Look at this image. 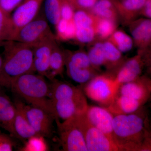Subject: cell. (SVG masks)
I'll return each instance as SVG.
<instances>
[{
    "label": "cell",
    "mask_w": 151,
    "mask_h": 151,
    "mask_svg": "<svg viewBox=\"0 0 151 151\" xmlns=\"http://www.w3.org/2000/svg\"><path fill=\"white\" fill-rule=\"evenodd\" d=\"M148 129L143 106L134 113L113 117L114 139L122 151H139Z\"/></svg>",
    "instance_id": "1"
},
{
    "label": "cell",
    "mask_w": 151,
    "mask_h": 151,
    "mask_svg": "<svg viewBox=\"0 0 151 151\" xmlns=\"http://www.w3.org/2000/svg\"><path fill=\"white\" fill-rule=\"evenodd\" d=\"M50 98L55 119L63 121L85 113L89 105L82 89L54 79L50 86Z\"/></svg>",
    "instance_id": "2"
},
{
    "label": "cell",
    "mask_w": 151,
    "mask_h": 151,
    "mask_svg": "<svg viewBox=\"0 0 151 151\" xmlns=\"http://www.w3.org/2000/svg\"><path fill=\"white\" fill-rule=\"evenodd\" d=\"M4 63L0 73V85L10 88L12 82L23 74L35 72L33 46L15 41L4 44Z\"/></svg>",
    "instance_id": "3"
},
{
    "label": "cell",
    "mask_w": 151,
    "mask_h": 151,
    "mask_svg": "<svg viewBox=\"0 0 151 151\" xmlns=\"http://www.w3.org/2000/svg\"><path fill=\"white\" fill-rule=\"evenodd\" d=\"M10 88L31 105L54 116L50 98V86L44 76L33 73H25L16 78Z\"/></svg>",
    "instance_id": "4"
},
{
    "label": "cell",
    "mask_w": 151,
    "mask_h": 151,
    "mask_svg": "<svg viewBox=\"0 0 151 151\" xmlns=\"http://www.w3.org/2000/svg\"><path fill=\"white\" fill-rule=\"evenodd\" d=\"M118 90L115 74L108 72L95 76L84 84L83 91L90 100L106 108L113 101Z\"/></svg>",
    "instance_id": "5"
},
{
    "label": "cell",
    "mask_w": 151,
    "mask_h": 151,
    "mask_svg": "<svg viewBox=\"0 0 151 151\" xmlns=\"http://www.w3.org/2000/svg\"><path fill=\"white\" fill-rule=\"evenodd\" d=\"M71 118L82 132L88 151H122L113 139L89 123L85 113Z\"/></svg>",
    "instance_id": "6"
},
{
    "label": "cell",
    "mask_w": 151,
    "mask_h": 151,
    "mask_svg": "<svg viewBox=\"0 0 151 151\" xmlns=\"http://www.w3.org/2000/svg\"><path fill=\"white\" fill-rule=\"evenodd\" d=\"M55 38L47 19L41 16L36 17L18 29L13 41L34 46L44 40Z\"/></svg>",
    "instance_id": "7"
},
{
    "label": "cell",
    "mask_w": 151,
    "mask_h": 151,
    "mask_svg": "<svg viewBox=\"0 0 151 151\" xmlns=\"http://www.w3.org/2000/svg\"><path fill=\"white\" fill-rule=\"evenodd\" d=\"M60 144L63 151H88L84 136L72 118L60 122L55 119Z\"/></svg>",
    "instance_id": "8"
},
{
    "label": "cell",
    "mask_w": 151,
    "mask_h": 151,
    "mask_svg": "<svg viewBox=\"0 0 151 151\" xmlns=\"http://www.w3.org/2000/svg\"><path fill=\"white\" fill-rule=\"evenodd\" d=\"M27 118L33 129L39 137H50L52 123L55 120L53 115L32 105L24 106Z\"/></svg>",
    "instance_id": "9"
},
{
    "label": "cell",
    "mask_w": 151,
    "mask_h": 151,
    "mask_svg": "<svg viewBox=\"0 0 151 151\" xmlns=\"http://www.w3.org/2000/svg\"><path fill=\"white\" fill-rule=\"evenodd\" d=\"M145 66L144 53L137 52L134 56L125 60L115 74V83L118 89L122 84L140 76Z\"/></svg>",
    "instance_id": "10"
},
{
    "label": "cell",
    "mask_w": 151,
    "mask_h": 151,
    "mask_svg": "<svg viewBox=\"0 0 151 151\" xmlns=\"http://www.w3.org/2000/svg\"><path fill=\"white\" fill-rule=\"evenodd\" d=\"M116 94L127 96L145 104L151 97V78L142 75L133 81L121 85Z\"/></svg>",
    "instance_id": "11"
},
{
    "label": "cell",
    "mask_w": 151,
    "mask_h": 151,
    "mask_svg": "<svg viewBox=\"0 0 151 151\" xmlns=\"http://www.w3.org/2000/svg\"><path fill=\"white\" fill-rule=\"evenodd\" d=\"M128 24L138 52L144 54L151 44V19H136Z\"/></svg>",
    "instance_id": "12"
},
{
    "label": "cell",
    "mask_w": 151,
    "mask_h": 151,
    "mask_svg": "<svg viewBox=\"0 0 151 151\" xmlns=\"http://www.w3.org/2000/svg\"><path fill=\"white\" fill-rule=\"evenodd\" d=\"M85 115L90 124L114 140L113 132L114 116L107 108L102 106L89 105Z\"/></svg>",
    "instance_id": "13"
},
{
    "label": "cell",
    "mask_w": 151,
    "mask_h": 151,
    "mask_svg": "<svg viewBox=\"0 0 151 151\" xmlns=\"http://www.w3.org/2000/svg\"><path fill=\"white\" fill-rule=\"evenodd\" d=\"M56 39L44 40L33 46L35 71L40 75L49 78L50 60Z\"/></svg>",
    "instance_id": "14"
},
{
    "label": "cell",
    "mask_w": 151,
    "mask_h": 151,
    "mask_svg": "<svg viewBox=\"0 0 151 151\" xmlns=\"http://www.w3.org/2000/svg\"><path fill=\"white\" fill-rule=\"evenodd\" d=\"M43 1L23 0L17 7L12 16L17 30L36 17Z\"/></svg>",
    "instance_id": "15"
},
{
    "label": "cell",
    "mask_w": 151,
    "mask_h": 151,
    "mask_svg": "<svg viewBox=\"0 0 151 151\" xmlns=\"http://www.w3.org/2000/svg\"><path fill=\"white\" fill-rule=\"evenodd\" d=\"M14 103L16 109L14 126L15 137L21 139H28L34 137H39L33 129L27 118L24 108V104L18 100H16Z\"/></svg>",
    "instance_id": "16"
},
{
    "label": "cell",
    "mask_w": 151,
    "mask_h": 151,
    "mask_svg": "<svg viewBox=\"0 0 151 151\" xmlns=\"http://www.w3.org/2000/svg\"><path fill=\"white\" fill-rule=\"evenodd\" d=\"M16 113L14 103L6 95L0 92V127L15 137L14 122Z\"/></svg>",
    "instance_id": "17"
},
{
    "label": "cell",
    "mask_w": 151,
    "mask_h": 151,
    "mask_svg": "<svg viewBox=\"0 0 151 151\" xmlns=\"http://www.w3.org/2000/svg\"><path fill=\"white\" fill-rule=\"evenodd\" d=\"M118 15L126 23L134 20L145 4L146 0H112Z\"/></svg>",
    "instance_id": "18"
},
{
    "label": "cell",
    "mask_w": 151,
    "mask_h": 151,
    "mask_svg": "<svg viewBox=\"0 0 151 151\" xmlns=\"http://www.w3.org/2000/svg\"><path fill=\"white\" fill-rule=\"evenodd\" d=\"M145 104L129 97L116 94L112 103L106 108L114 116L134 113Z\"/></svg>",
    "instance_id": "19"
},
{
    "label": "cell",
    "mask_w": 151,
    "mask_h": 151,
    "mask_svg": "<svg viewBox=\"0 0 151 151\" xmlns=\"http://www.w3.org/2000/svg\"><path fill=\"white\" fill-rule=\"evenodd\" d=\"M105 67L109 73L115 74L125 59L122 52L108 40L103 41Z\"/></svg>",
    "instance_id": "20"
},
{
    "label": "cell",
    "mask_w": 151,
    "mask_h": 151,
    "mask_svg": "<svg viewBox=\"0 0 151 151\" xmlns=\"http://www.w3.org/2000/svg\"><path fill=\"white\" fill-rule=\"evenodd\" d=\"M65 66L64 50L60 48L56 42L53 46L50 55L49 78L52 80L56 76H62Z\"/></svg>",
    "instance_id": "21"
},
{
    "label": "cell",
    "mask_w": 151,
    "mask_h": 151,
    "mask_svg": "<svg viewBox=\"0 0 151 151\" xmlns=\"http://www.w3.org/2000/svg\"><path fill=\"white\" fill-rule=\"evenodd\" d=\"M64 52L65 63L79 69H95L91 64L87 52L84 50L79 49L76 51L66 50Z\"/></svg>",
    "instance_id": "22"
},
{
    "label": "cell",
    "mask_w": 151,
    "mask_h": 151,
    "mask_svg": "<svg viewBox=\"0 0 151 151\" xmlns=\"http://www.w3.org/2000/svg\"><path fill=\"white\" fill-rule=\"evenodd\" d=\"M89 12L99 17L116 22L119 15L112 0H97Z\"/></svg>",
    "instance_id": "23"
},
{
    "label": "cell",
    "mask_w": 151,
    "mask_h": 151,
    "mask_svg": "<svg viewBox=\"0 0 151 151\" xmlns=\"http://www.w3.org/2000/svg\"><path fill=\"white\" fill-rule=\"evenodd\" d=\"M17 31L10 14L0 7V42L13 41Z\"/></svg>",
    "instance_id": "24"
},
{
    "label": "cell",
    "mask_w": 151,
    "mask_h": 151,
    "mask_svg": "<svg viewBox=\"0 0 151 151\" xmlns=\"http://www.w3.org/2000/svg\"><path fill=\"white\" fill-rule=\"evenodd\" d=\"M103 41L96 40L91 43L87 52L89 60L94 69L97 71L105 67V58Z\"/></svg>",
    "instance_id": "25"
},
{
    "label": "cell",
    "mask_w": 151,
    "mask_h": 151,
    "mask_svg": "<svg viewBox=\"0 0 151 151\" xmlns=\"http://www.w3.org/2000/svg\"><path fill=\"white\" fill-rule=\"evenodd\" d=\"M107 40L113 44L122 53L129 51L134 45L132 37L121 30L116 29Z\"/></svg>",
    "instance_id": "26"
},
{
    "label": "cell",
    "mask_w": 151,
    "mask_h": 151,
    "mask_svg": "<svg viewBox=\"0 0 151 151\" xmlns=\"http://www.w3.org/2000/svg\"><path fill=\"white\" fill-rule=\"evenodd\" d=\"M116 30V21L97 17L96 25L97 40H107Z\"/></svg>",
    "instance_id": "27"
},
{
    "label": "cell",
    "mask_w": 151,
    "mask_h": 151,
    "mask_svg": "<svg viewBox=\"0 0 151 151\" xmlns=\"http://www.w3.org/2000/svg\"><path fill=\"white\" fill-rule=\"evenodd\" d=\"M61 0H45V12L48 21L55 27L61 19Z\"/></svg>",
    "instance_id": "28"
},
{
    "label": "cell",
    "mask_w": 151,
    "mask_h": 151,
    "mask_svg": "<svg viewBox=\"0 0 151 151\" xmlns=\"http://www.w3.org/2000/svg\"><path fill=\"white\" fill-rule=\"evenodd\" d=\"M75 40L82 44H89L97 40L96 26H84L76 27Z\"/></svg>",
    "instance_id": "29"
},
{
    "label": "cell",
    "mask_w": 151,
    "mask_h": 151,
    "mask_svg": "<svg viewBox=\"0 0 151 151\" xmlns=\"http://www.w3.org/2000/svg\"><path fill=\"white\" fill-rule=\"evenodd\" d=\"M74 8L68 0H61V18L66 20L73 19L74 16Z\"/></svg>",
    "instance_id": "30"
},
{
    "label": "cell",
    "mask_w": 151,
    "mask_h": 151,
    "mask_svg": "<svg viewBox=\"0 0 151 151\" xmlns=\"http://www.w3.org/2000/svg\"><path fill=\"white\" fill-rule=\"evenodd\" d=\"M23 0H0V7L3 10L10 14Z\"/></svg>",
    "instance_id": "31"
},
{
    "label": "cell",
    "mask_w": 151,
    "mask_h": 151,
    "mask_svg": "<svg viewBox=\"0 0 151 151\" xmlns=\"http://www.w3.org/2000/svg\"><path fill=\"white\" fill-rule=\"evenodd\" d=\"M13 143L10 138L6 135L0 134V151L13 150Z\"/></svg>",
    "instance_id": "32"
},
{
    "label": "cell",
    "mask_w": 151,
    "mask_h": 151,
    "mask_svg": "<svg viewBox=\"0 0 151 151\" xmlns=\"http://www.w3.org/2000/svg\"><path fill=\"white\" fill-rule=\"evenodd\" d=\"M145 66L147 67L148 73L151 78V44L144 54Z\"/></svg>",
    "instance_id": "33"
},
{
    "label": "cell",
    "mask_w": 151,
    "mask_h": 151,
    "mask_svg": "<svg viewBox=\"0 0 151 151\" xmlns=\"http://www.w3.org/2000/svg\"><path fill=\"white\" fill-rule=\"evenodd\" d=\"M140 15L144 17L151 19V0H146L145 6L140 12Z\"/></svg>",
    "instance_id": "34"
},
{
    "label": "cell",
    "mask_w": 151,
    "mask_h": 151,
    "mask_svg": "<svg viewBox=\"0 0 151 151\" xmlns=\"http://www.w3.org/2000/svg\"><path fill=\"white\" fill-rule=\"evenodd\" d=\"M3 63H4V57L0 54V73L2 69Z\"/></svg>",
    "instance_id": "35"
},
{
    "label": "cell",
    "mask_w": 151,
    "mask_h": 151,
    "mask_svg": "<svg viewBox=\"0 0 151 151\" xmlns=\"http://www.w3.org/2000/svg\"><path fill=\"white\" fill-rule=\"evenodd\" d=\"M2 86H1V85H0V92H1V87Z\"/></svg>",
    "instance_id": "36"
},
{
    "label": "cell",
    "mask_w": 151,
    "mask_h": 151,
    "mask_svg": "<svg viewBox=\"0 0 151 151\" xmlns=\"http://www.w3.org/2000/svg\"><path fill=\"white\" fill-rule=\"evenodd\" d=\"M71 1V0H68V1Z\"/></svg>",
    "instance_id": "37"
},
{
    "label": "cell",
    "mask_w": 151,
    "mask_h": 151,
    "mask_svg": "<svg viewBox=\"0 0 151 151\" xmlns=\"http://www.w3.org/2000/svg\"></svg>",
    "instance_id": "38"
},
{
    "label": "cell",
    "mask_w": 151,
    "mask_h": 151,
    "mask_svg": "<svg viewBox=\"0 0 151 151\" xmlns=\"http://www.w3.org/2000/svg\"></svg>",
    "instance_id": "39"
}]
</instances>
